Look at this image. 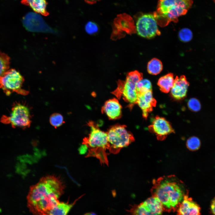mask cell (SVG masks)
Returning <instances> with one entry per match:
<instances>
[{"mask_svg":"<svg viewBox=\"0 0 215 215\" xmlns=\"http://www.w3.org/2000/svg\"><path fill=\"white\" fill-rule=\"evenodd\" d=\"M64 186L57 177L48 176L42 178L31 186L27 196V206L34 215H47L59 201Z\"/></svg>","mask_w":215,"mask_h":215,"instance_id":"6da1fadb","label":"cell"},{"mask_svg":"<svg viewBox=\"0 0 215 215\" xmlns=\"http://www.w3.org/2000/svg\"><path fill=\"white\" fill-rule=\"evenodd\" d=\"M181 184L170 177L156 182L152 189L153 196L160 201L163 210L170 211L178 207L185 195Z\"/></svg>","mask_w":215,"mask_h":215,"instance_id":"7a4b0ae2","label":"cell"},{"mask_svg":"<svg viewBox=\"0 0 215 215\" xmlns=\"http://www.w3.org/2000/svg\"><path fill=\"white\" fill-rule=\"evenodd\" d=\"M193 2V0H159L153 14L158 24L165 26L171 22H177L178 17L187 13Z\"/></svg>","mask_w":215,"mask_h":215,"instance_id":"3957f363","label":"cell"},{"mask_svg":"<svg viewBox=\"0 0 215 215\" xmlns=\"http://www.w3.org/2000/svg\"><path fill=\"white\" fill-rule=\"evenodd\" d=\"M142 79V74L137 70L129 73L125 81L119 83L117 88L113 93L118 98L122 97L129 103V107L131 108L137 103L138 93L136 84Z\"/></svg>","mask_w":215,"mask_h":215,"instance_id":"277c9868","label":"cell"},{"mask_svg":"<svg viewBox=\"0 0 215 215\" xmlns=\"http://www.w3.org/2000/svg\"><path fill=\"white\" fill-rule=\"evenodd\" d=\"M110 150L116 153L121 149L128 146L134 140V137L126 126L116 125L110 127L107 132Z\"/></svg>","mask_w":215,"mask_h":215,"instance_id":"5b68a950","label":"cell"},{"mask_svg":"<svg viewBox=\"0 0 215 215\" xmlns=\"http://www.w3.org/2000/svg\"><path fill=\"white\" fill-rule=\"evenodd\" d=\"M23 77L15 69L8 70L0 76V88L7 96L13 93L25 95L28 91L22 88L24 82Z\"/></svg>","mask_w":215,"mask_h":215,"instance_id":"8992f818","label":"cell"},{"mask_svg":"<svg viewBox=\"0 0 215 215\" xmlns=\"http://www.w3.org/2000/svg\"><path fill=\"white\" fill-rule=\"evenodd\" d=\"M1 122L5 124H10L14 128L29 127L31 123L29 108L19 103L14 104L9 116L3 115Z\"/></svg>","mask_w":215,"mask_h":215,"instance_id":"52a82bcc","label":"cell"},{"mask_svg":"<svg viewBox=\"0 0 215 215\" xmlns=\"http://www.w3.org/2000/svg\"><path fill=\"white\" fill-rule=\"evenodd\" d=\"M163 210L160 201L152 196L139 204L130 205L125 215H161Z\"/></svg>","mask_w":215,"mask_h":215,"instance_id":"ba28073f","label":"cell"},{"mask_svg":"<svg viewBox=\"0 0 215 215\" xmlns=\"http://www.w3.org/2000/svg\"><path fill=\"white\" fill-rule=\"evenodd\" d=\"M88 124L90 131L88 137L84 139V143L95 153L98 150L103 152L109 148L107 133L101 130L93 122H89Z\"/></svg>","mask_w":215,"mask_h":215,"instance_id":"9c48e42d","label":"cell"},{"mask_svg":"<svg viewBox=\"0 0 215 215\" xmlns=\"http://www.w3.org/2000/svg\"><path fill=\"white\" fill-rule=\"evenodd\" d=\"M157 24L153 14H144L140 16L136 21V31L138 34L142 37L151 38L160 34Z\"/></svg>","mask_w":215,"mask_h":215,"instance_id":"30bf717a","label":"cell"},{"mask_svg":"<svg viewBox=\"0 0 215 215\" xmlns=\"http://www.w3.org/2000/svg\"><path fill=\"white\" fill-rule=\"evenodd\" d=\"M150 131L154 133L159 139H163L169 134L174 133L170 123L165 118L156 116L149 125Z\"/></svg>","mask_w":215,"mask_h":215,"instance_id":"8fae6325","label":"cell"},{"mask_svg":"<svg viewBox=\"0 0 215 215\" xmlns=\"http://www.w3.org/2000/svg\"><path fill=\"white\" fill-rule=\"evenodd\" d=\"M189 82L184 75L176 76L174 79L173 85L170 90V95L174 100L180 101L187 96Z\"/></svg>","mask_w":215,"mask_h":215,"instance_id":"7c38bea8","label":"cell"},{"mask_svg":"<svg viewBox=\"0 0 215 215\" xmlns=\"http://www.w3.org/2000/svg\"><path fill=\"white\" fill-rule=\"evenodd\" d=\"M22 22L24 27L30 31H43L48 27L41 16L33 12L28 13L23 17Z\"/></svg>","mask_w":215,"mask_h":215,"instance_id":"4fadbf2b","label":"cell"},{"mask_svg":"<svg viewBox=\"0 0 215 215\" xmlns=\"http://www.w3.org/2000/svg\"><path fill=\"white\" fill-rule=\"evenodd\" d=\"M156 102L153 95L152 90L138 93L137 103L142 110L143 117L147 119L156 104Z\"/></svg>","mask_w":215,"mask_h":215,"instance_id":"5bb4252c","label":"cell"},{"mask_svg":"<svg viewBox=\"0 0 215 215\" xmlns=\"http://www.w3.org/2000/svg\"><path fill=\"white\" fill-rule=\"evenodd\" d=\"M177 215H200V208L186 194L178 206Z\"/></svg>","mask_w":215,"mask_h":215,"instance_id":"9a60e30c","label":"cell"},{"mask_svg":"<svg viewBox=\"0 0 215 215\" xmlns=\"http://www.w3.org/2000/svg\"><path fill=\"white\" fill-rule=\"evenodd\" d=\"M122 109V106L118 100L114 98L106 101L102 110L110 119L113 120L119 119L121 117Z\"/></svg>","mask_w":215,"mask_h":215,"instance_id":"2e32d148","label":"cell"},{"mask_svg":"<svg viewBox=\"0 0 215 215\" xmlns=\"http://www.w3.org/2000/svg\"><path fill=\"white\" fill-rule=\"evenodd\" d=\"M21 3L29 7L37 13L45 16L49 14L47 9L46 0H22Z\"/></svg>","mask_w":215,"mask_h":215,"instance_id":"e0dca14e","label":"cell"},{"mask_svg":"<svg viewBox=\"0 0 215 215\" xmlns=\"http://www.w3.org/2000/svg\"><path fill=\"white\" fill-rule=\"evenodd\" d=\"M174 80L173 74L170 73L161 77L158 81L157 85L161 91L167 93L170 91Z\"/></svg>","mask_w":215,"mask_h":215,"instance_id":"ac0fdd59","label":"cell"},{"mask_svg":"<svg viewBox=\"0 0 215 215\" xmlns=\"http://www.w3.org/2000/svg\"><path fill=\"white\" fill-rule=\"evenodd\" d=\"M78 199L71 204L59 202L51 209L47 215H67Z\"/></svg>","mask_w":215,"mask_h":215,"instance_id":"d6986e66","label":"cell"},{"mask_svg":"<svg viewBox=\"0 0 215 215\" xmlns=\"http://www.w3.org/2000/svg\"><path fill=\"white\" fill-rule=\"evenodd\" d=\"M162 62L159 59L154 58L150 61L147 65V69L149 73L156 75L160 73L162 70Z\"/></svg>","mask_w":215,"mask_h":215,"instance_id":"ffe728a7","label":"cell"},{"mask_svg":"<svg viewBox=\"0 0 215 215\" xmlns=\"http://www.w3.org/2000/svg\"><path fill=\"white\" fill-rule=\"evenodd\" d=\"M136 88L138 93L152 90L151 83L147 79H142L139 81L136 84Z\"/></svg>","mask_w":215,"mask_h":215,"instance_id":"44dd1931","label":"cell"},{"mask_svg":"<svg viewBox=\"0 0 215 215\" xmlns=\"http://www.w3.org/2000/svg\"><path fill=\"white\" fill-rule=\"evenodd\" d=\"M10 63V58L4 53L0 51V76L8 70Z\"/></svg>","mask_w":215,"mask_h":215,"instance_id":"7402d4cb","label":"cell"},{"mask_svg":"<svg viewBox=\"0 0 215 215\" xmlns=\"http://www.w3.org/2000/svg\"><path fill=\"white\" fill-rule=\"evenodd\" d=\"M201 142L197 137L195 136L191 137L188 138L186 142L187 148L191 151L198 150L200 147Z\"/></svg>","mask_w":215,"mask_h":215,"instance_id":"603a6c76","label":"cell"},{"mask_svg":"<svg viewBox=\"0 0 215 215\" xmlns=\"http://www.w3.org/2000/svg\"><path fill=\"white\" fill-rule=\"evenodd\" d=\"M49 120L50 124L55 128L61 126L64 122L62 116L58 113L52 114Z\"/></svg>","mask_w":215,"mask_h":215,"instance_id":"cb8c5ba5","label":"cell"},{"mask_svg":"<svg viewBox=\"0 0 215 215\" xmlns=\"http://www.w3.org/2000/svg\"><path fill=\"white\" fill-rule=\"evenodd\" d=\"M178 35L180 40L184 42H188L190 41L193 37L192 31L188 28L181 29L179 31Z\"/></svg>","mask_w":215,"mask_h":215,"instance_id":"d4e9b609","label":"cell"},{"mask_svg":"<svg viewBox=\"0 0 215 215\" xmlns=\"http://www.w3.org/2000/svg\"><path fill=\"white\" fill-rule=\"evenodd\" d=\"M187 106L190 110L194 112L199 111L201 108L200 102L197 99L194 98H191L188 100Z\"/></svg>","mask_w":215,"mask_h":215,"instance_id":"484cf974","label":"cell"},{"mask_svg":"<svg viewBox=\"0 0 215 215\" xmlns=\"http://www.w3.org/2000/svg\"><path fill=\"white\" fill-rule=\"evenodd\" d=\"M85 29L87 33L92 35L96 33L98 30L99 28L96 23L90 21L86 24Z\"/></svg>","mask_w":215,"mask_h":215,"instance_id":"4316f807","label":"cell"},{"mask_svg":"<svg viewBox=\"0 0 215 215\" xmlns=\"http://www.w3.org/2000/svg\"><path fill=\"white\" fill-rule=\"evenodd\" d=\"M88 148L87 145L84 143L79 148V153L82 154H85Z\"/></svg>","mask_w":215,"mask_h":215,"instance_id":"83f0119b","label":"cell"},{"mask_svg":"<svg viewBox=\"0 0 215 215\" xmlns=\"http://www.w3.org/2000/svg\"><path fill=\"white\" fill-rule=\"evenodd\" d=\"M211 209L213 214L215 215V197L212 200L211 204Z\"/></svg>","mask_w":215,"mask_h":215,"instance_id":"f1b7e54d","label":"cell"},{"mask_svg":"<svg viewBox=\"0 0 215 215\" xmlns=\"http://www.w3.org/2000/svg\"><path fill=\"white\" fill-rule=\"evenodd\" d=\"M84 215H96V214L94 212H89L85 214Z\"/></svg>","mask_w":215,"mask_h":215,"instance_id":"f546056e","label":"cell"},{"mask_svg":"<svg viewBox=\"0 0 215 215\" xmlns=\"http://www.w3.org/2000/svg\"><path fill=\"white\" fill-rule=\"evenodd\" d=\"M87 0L89 1H96V0Z\"/></svg>","mask_w":215,"mask_h":215,"instance_id":"4dcf8cb0","label":"cell"},{"mask_svg":"<svg viewBox=\"0 0 215 215\" xmlns=\"http://www.w3.org/2000/svg\"><path fill=\"white\" fill-rule=\"evenodd\" d=\"M215 2V0H213Z\"/></svg>","mask_w":215,"mask_h":215,"instance_id":"1f68e13d","label":"cell"}]
</instances>
